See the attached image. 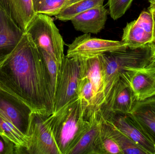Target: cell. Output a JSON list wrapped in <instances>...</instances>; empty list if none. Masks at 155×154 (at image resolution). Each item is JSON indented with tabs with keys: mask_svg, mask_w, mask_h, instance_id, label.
I'll list each match as a JSON object with an SVG mask.
<instances>
[{
	"mask_svg": "<svg viewBox=\"0 0 155 154\" xmlns=\"http://www.w3.org/2000/svg\"><path fill=\"white\" fill-rule=\"evenodd\" d=\"M0 88L20 99L32 112L54 114V98L48 70L40 49L27 33L0 65Z\"/></svg>",
	"mask_w": 155,
	"mask_h": 154,
	"instance_id": "obj_1",
	"label": "cell"
},
{
	"mask_svg": "<svg viewBox=\"0 0 155 154\" xmlns=\"http://www.w3.org/2000/svg\"><path fill=\"white\" fill-rule=\"evenodd\" d=\"M87 106L78 97L53 115L52 130L61 154L66 152L87 127Z\"/></svg>",
	"mask_w": 155,
	"mask_h": 154,
	"instance_id": "obj_2",
	"label": "cell"
},
{
	"mask_svg": "<svg viewBox=\"0 0 155 154\" xmlns=\"http://www.w3.org/2000/svg\"><path fill=\"white\" fill-rule=\"evenodd\" d=\"M150 52L151 49L147 44L137 49L127 48L99 56L104 80V104L125 69L145 68L150 60Z\"/></svg>",
	"mask_w": 155,
	"mask_h": 154,
	"instance_id": "obj_3",
	"label": "cell"
},
{
	"mask_svg": "<svg viewBox=\"0 0 155 154\" xmlns=\"http://www.w3.org/2000/svg\"><path fill=\"white\" fill-rule=\"evenodd\" d=\"M25 32L30 35L38 48L45 50L61 64L65 57L64 41L51 16L36 13Z\"/></svg>",
	"mask_w": 155,
	"mask_h": 154,
	"instance_id": "obj_4",
	"label": "cell"
},
{
	"mask_svg": "<svg viewBox=\"0 0 155 154\" xmlns=\"http://www.w3.org/2000/svg\"><path fill=\"white\" fill-rule=\"evenodd\" d=\"M52 118L53 115L46 116L32 112L25 153L61 154L53 134Z\"/></svg>",
	"mask_w": 155,
	"mask_h": 154,
	"instance_id": "obj_5",
	"label": "cell"
},
{
	"mask_svg": "<svg viewBox=\"0 0 155 154\" xmlns=\"http://www.w3.org/2000/svg\"><path fill=\"white\" fill-rule=\"evenodd\" d=\"M79 72V60L65 56L59 69L53 115L78 97L77 90Z\"/></svg>",
	"mask_w": 155,
	"mask_h": 154,
	"instance_id": "obj_6",
	"label": "cell"
},
{
	"mask_svg": "<svg viewBox=\"0 0 155 154\" xmlns=\"http://www.w3.org/2000/svg\"><path fill=\"white\" fill-rule=\"evenodd\" d=\"M127 48L122 41L93 38L88 33H84L76 37L69 45L66 56L81 59L125 49Z\"/></svg>",
	"mask_w": 155,
	"mask_h": 154,
	"instance_id": "obj_7",
	"label": "cell"
},
{
	"mask_svg": "<svg viewBox=\"0 0 155 154\" xmlns=\"http://www.w3.org/2000/svg\"><path fill=\"white\" fill-rule=\"evenodd\" d=\"M32 112L23 101L0 88V113L26 137Z\"/></svg>",
	"mask_w": 155,
	"mask_h": 154,
	"instance_id": "obj_8",
	"label": "cell"
},
{
	"mask_svg": "<svg viewBox=\"0 0 155 154\" xmlns=\"http://www.w3.org/2000/svg\"><path fill=\"white\" fill-rule=\"evenodd\" d=\"M153 27L152 14L149 11H143L137 20L127 23L121 41L130 49L145 46L153 40Z\"/></svg>",
	"mask_w": 155,
	"mask_h": 154,
	"instance_id": "obj_9",
	"label": "cell"
},
{
	"mask_svg": "<svg viewBox=\"0 0 155 154\" xmlns=\"http://www.w3.org/2000/svg\"><path fill=\"white\" fill-rule=\"evenodd\" d=\"M121 77L128 82L137 101L155 96V68H127Z\"/></svg>",
	"mask_w": 155,
	"mask_h": 154,
	"instance_id": "obj_10",
	"label": "cell"
},
{
	"mask_svg": "<svg viewBox=\"0 0 155 154\" xmlns=\"http://www.w3.org/2000/svg\"><path fill=\"white\" fill-rule=\"evenodd\" d=\"M103 118L143 148L147 154H155L154 143L128 114L110 113Z\"/></svg>",
	"mask_w": 155,
	"mask_h": 154,
	"instance_id": "obj_11",
	"label": "cell"
},
{
	"mask_svg": "<svg viewBox=\"0 0 155 154\" xmlns=\"http://www.w3.org/2000/svg\"><path fill=\"white\" fill-rule=\"evenodd\" d=\"M136 101L128 82L121 77L113 88L105 104L100 109L101 115L104 117L110 113L129 114Z\"/></svg>",
	"mask_w": 155,
	"mask_h": 154,
	"instance_id": "obj_12",
	"label": "cell"
},
{
	"mask_svg": "<svg viewBox=\"0 0 155 154\" xmlns=\"http://www.w3.org/2000/svg\"><path fill=\"white\" fill-rule=\"evenodd\" d=\"M89 124L66 154H93L99 138L103 124V118L100 110L94 109L87 116Z\"/></svg>",
	"mask_w": 155,
	"mask_h": 154,
	"instance_id": "obj_13",
	"label": "cell"
},
{
	"mask_svg": "<svg viewBox=\"0 0 155 154\" xmlns=\"http://www.w3.org/2000/svg\"><path fill=\"white\" fill-rule=\"evenodd\" d=\"M25 32L0 5V65L15 49Z\"/></svg>",
	"mask_w": 155,
	"mask_h": 154,
	"instance_id": "obj_14",
	"label": "cell"
},
{
	"mask_svg": "<svg viewBox=\"0 0 155 154\" xmlns=\"http://www.w3.org/2000/svg\"><path fill=\"white\" fill-rule=\"evenodd\" d=\"M80 75L87 77L92 83L95 96L93 110H100L105 103L104 80L99 56L78 59Z\"/></svg>",
	"mask_w": 155,
	"mask_h": 154,
	"instance_id": "obj_15",
	"label": "cell"
},
{
	"mask_svg": "<svg viewBox=\"0 0 155 154\" xmlns=\"http://www.w3.org/2000/svg\"><path fill=\"white\" fill-rule=\"evenodd\" d=\"M109 14L104 5L89 9L71 20L74 29L84 33L97 34L104 28Z\"/></svg>",
	"mask_w": 155,
	"mask_h": 154,
	"instance_id": "obj_16",
	"label": "cell"
},
{
	"mask_svg": "<svg viewBox=\"0 0 155 154\" xmlns=\"http://www.w3.org/2000/svg\"><path fill=\"white\" fill-rule=\"evenodd\" d=\"M147 136L155 143V96L136 101L128 114Z\"/></svg>",
	"mask_w": 155,
	"mask_h": 154,
	"instance_id": "obj_17",
	"label": "cell"
},
{
	"mask_svg": "<svg viewBox=\"0 0 155 154\" xmlns=\"http://www.w3.org/2000/svg\"><path fill=\"white\" fill-rule=\"evenodd\" d=\"M11 17L24 32L36 14L32 0H11Z\"/></svg>",
	"mask_w": 155,
	"mask_h": 154,
	"instance_id": "obj_18",
	"label": "cell"
},
{
	"mask_svg": "<svg viewBox=\"0 0 155 154\" xmlns=\"http://www.w3.org/2000/svg\"><path fill=\"white\" fill-rule=\"evenodd\" d=\"M104 120L109 134L117 143L123 154H148L143 148L119 131L111 123L104 119Z\"/></svg>",
	"mask_w": 155,
	"mask_h": 154,
	"instance_id": "obj_19",
	"label": "cell"
},
{
	"mask_svg": "<svg viewBox=\"0 0 155 154\" xmlns=\"http://www.w3.org/2000/svg\"><path fill=\"white\" fill-rule=\"evenodd\" d=\"M105 0H80L67 5L56 16L62 21L71 20L74 17L89 9L103 5Z\"/></svg>",
	"mask_w": 155,
	"mask_h": 154,
	"instance_id": "obj_20",
	"label": "cell"
},
{
	"mask_svg": "<svg viewBox=\"0 0 155 154\" xmlns=\"http://www.w3.org/2000/svg\"><path fill=\"white\" fill-rule=\"evenodd\" d=\"M123 154V152L117 143L109 134L104 120L102 130L93 154Z\"/></svg>",
	"mask_w": 155,
	"mask_h": 154,
	"instance_id": "obj_21",
	"label": "cell"
},
{
	"mask_svg": "<svg viewBox=\"0 0 155 154\" xmlns=\"http://www.w3.org/2000/svg\"><path fill=\"white\" fill-rule=\"evenodd\" d=\"M0 133L7 137L13 142L25 153L28 139L15 126L0 113Z\"/></svg>",
	"mask_w": 155,
	"mask_h": 154,
	"instance_id": "obj_22",
	"label": "cell"
},
{
	"mask_svg": "<svg viewBox=\"0 0 155 154\" xmlns=\"http://www.w3.org/2000/svg\"><path fill=\"white\" fill-rule=\"evenodd\" d=\"M77 95L81 98L87 106V115L92 111L95 101L94 88L90 80L87 77L79 74L77 87Z\"/></svg>",
	"mask_w": 155,
	"mask_h": 154,
	"instance_id": "obj_23",
	"label": "cell"
},
{
	"mask_svg": "<svg viewBox=\"0 0 155 154\" xmlns=\"http://www.w3.org/2000/svg\"><path fill=\"white\" fill-rule=\"evenodd\" d=\"M66 6V0H43L37 5L35 12L50 16H56Z\"/></svg>",
	"mask_w": 155,
	"mask_h": 154,
	"instance_id": "obj_24",
	"label": "cell"
},
{
	"mask_svg": "<svg viewBox=\"0 0 155 154\" xmlns=\"http://www.w3.org/2000/svg\"><path fill=\"white\" fill-rule=\"evenodd\" d=\"M42 54L44 59L45 61V64L48 70V73L51 79V85L52 91L54 98L55 97L58 82V76H59V69L61 65L59 64L48 52L45 50L39 48Z\"/></svg>",
	"mask_w": 155,
	"mask_h": 154,
	"instance_id": "obj_25",
	"label": "cell"
},
{
	"mask_svg": "<svg viewBox=\"0 0 155 154\" xmlns=\"http://www.w3.org/2000/svg\"><path fill=\"white\" fill-rule=\"evenodd\" d=\"M134 0H108L109 14L114 20L122 17L129 9Z\"/></svg>",
	"mask_w": 155,
	"mask_h": 154,
	"instance_id": "obj_26",
	"label": "cell"
},
{
	"mask_svg": "<svg viewBox=\"0 0 155 154\" xmlns=\"http://www.w3.org/2000/svg\"><path fill=\"white\" fill-rule=\"evenodd\" d=\"M150 2V6L148 7V11L153 17V37L152 42L148 43L151 49L150 58L149 62L145 68H155V0H148Z\"/></svg>",
	"mask_w": 155,
	"mask_h": 154,
	"instance_id": "obj_27",
	"label": "cell"
},
{
	"mask_svg": "<svg viewBox=\"0 0 155 154\" xmlns=\"http://www.w3.org/2000/svg\"><path fill=\"white\" fill-rule=\"evenodd\" d=\"M21 154V149L7 137L0 133V154Z\"/></svg>",
	"mask_w": 155,
	"mask_h": 154,
	"instance_id": "obj_28",
	"label": "cell"
},
{
	"mask_svg": "<svg viewBox=\"0 0 155 154\" xmlns=\"http://www.w3.org/2000/svg\"><path fill=\"white\" fill-rule=\"evenodd\" d=\"M0 5L11 17V14H12L11 0H0Z\"/></svg>",
	"mask_w": 155,
	"mask_h": 154,
	"instance_id": "obj_29",
	"label": "cell"
},
{
	"mask_svg": "<svg viewBox=\"0 0 155 154\" xmlns=\"http://www.w3.org/2000/svg\"><path fill=\"white\" fill-rule=\"evenodd\" d=\"M42 1L43 0H32L35 11V9H36V7H37L38 4Z\"/></svg>",
	"mask_w": 155,
	"mask_h": 154,
	"instance_id": "obj_30",
	"label": "cell"
},
{
	"mask_svg": "<svg viewBox=\"0 0 155 154\" xmlns=\"http://www.w3.org/2000/svg\"><path fill=\"white\" fill-rule=\"evenodd\" d=\"M79 1H80V0H66V6Z\"/></svg>",
	"mask_w": 155,
	"mask_h": 154,
	"instance_id": "obj_31",
	"label": "cell"
},
{
	"mask_svg": "<svg viewBox=\"0 0 155 154\" xmlns=\"http://www.w3.org/2000/svg\"><path fill=\"white\" fill-rule=\"evenodd\" d=\"M154 150H155V143H154Z\"/></svg>",
	"mask_w": 155,
	"mask_h": 154,
	"instance_id": "obj_32",
	"label": "cell"
}]
</instances>
